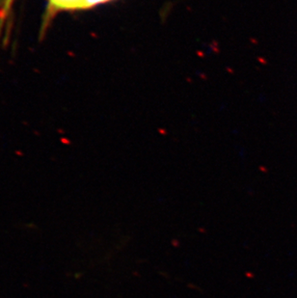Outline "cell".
<instances>
[{
	"label": "cell",
	"mask_w": 297,
	"mask_h": 298,
	"mask_svg": "<svg viewBox=\"0 0 297 298\" xmlns=\"http://www.w3.org/2000/svg\"><path fill=\"white\" fill-rule=\"evenodd\" d=\"M14 2V0H3V3H2L1 6V15H0V21H3L5 17L8 15V12L10 11L11 7H12V4Z\"/></svg>",
	"instance_id": "1"
}]
</instances>
